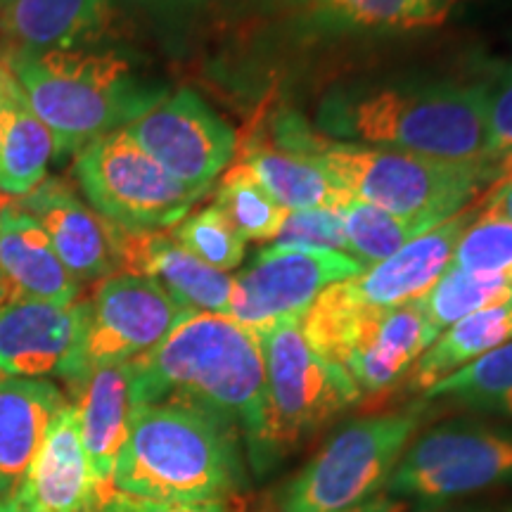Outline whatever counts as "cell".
I'll use <instances>...</instances> for the list:
<instances>
[{
	"mask_svg": "<svg viewBox=\"0 0 512 512\" xmlns=\"http://www.w3.org/2000/svg\"><path fill=\"white\" fill-rule=\"evenodd\" d=\"M448 12L444 0H230L207 31L219 43L202 72L230 95H268L351 50L439 27Z\"/></svg>",
	"mask_w": 512,
	"mask_h": 512,
	"instance_id": "1",
	"label": "cell"
},
{
	"mask_svg": "<svg viewBox=\"0 0 512 512\" xmlns=\"http://www.w3.org/2000/svg\"><path fill=\"white\" fill-rule=\"evenodd\" d=\"M491 91L482 81L358 79L323 95L313 128L337 143L486 162Z\"/></svg>",
	"mask_w": 512,
	"mask_h": 512,
	"instance_id": "2",
	"label": "cell"
},
{
	"mask_svg": "<svg viewBox=\"0 0 512 512\" xmlns=\"http://www.w3.org/2000/svg\"><path fill=\"white\" fill-rule=\"evenodd\" d=\"M128 368L136 406L174 401L216 415L238 430L261 475L266 373L254 332L219 313L188 311L150 354Z\"/></svg>",
	"mask_w": 512,
	"mask_h": 512,
	"instance_id": "3",
	"label": "cell"
},
{
	"mask_svg": "<svg viewBox=\"0 0 512 512\" xmlns=\"http://www.w3.org/2000/svg\"><path fill=\"white\" fill-rule=\"evenodd\" d=\"M53 133L57 157L121 131L171 93L140 57L107 38L38 55L0 57Z\"/></svg>",
	"mask_w": 512,
	"mask_h": 512,
	"instance_id": "4",
	"label": "cell"
},
{
	"mask_svg": "<svg viewBox=\"0 0 512 512\" xmlns=\"http://www.w3.org/2000/svg\"><path fill=\"white\" fill-rule=\"evenodd\" d=\"M240 434L185 403L138 406L112 486L152 501H223L245 484Z\"/></svg>",
	"mask_w": 512,
	"mask_h": 512,
	"instance_id": "5",
	"label": "cell"
},
{
	"mask_svg": "<svg viewBox=\"0 0 512 512\" xmlns=\"http://www.w3.org/2000/svg\"><path fill=\"white\" fill-rule=\"evenodd\" d=\"M313 157L356 200L427 228H437L472 207L479 192L501 174L489 162H446L413 152L337 143L325 136Z\"/></svg>",
	"mask_w": 512,
	"mask_h": 512,
	"instance_id": "6",
	"label": "cell"
},
{
	"mask_svg": "<svg viewBox=\"0 0 512 512\" xmlns=\"http://www.w3.org/2000/svg\"><path fill=\"white\" fill-rule=\"evenodd\" d=\"M422 408L342 425L283 486L280 512H342L377 496L418 432Z\"/></svg>",
	"mask_w": 512,
	"mask_h": 512,
	"instance_id": "7",
	"label": "cell"
},
{
	"mask_svg": "<svg viewBox=\"0 0 512 512\" xmlns=\"http://www.w3.org/2000/svg\"><path fill=\"white\" fill-rule=\"evenodd\" d=\"M259 344L266 373L264 472L361 401V392L347 370L309 347L299 323L264 332Z\"/></svg>",
	"mask_w": 512,
	"mask_h": 512,
	"instance_id": "8",
	"label": "cell"
},
{
	"mask_svg": "<svg viewBox=\"0 0 512 512\" xmlns=\"http://www.w3.org/2000/svg\"><path fill=\"white\" fill-rule=\"evenodd\" d=\"M74 178L91 209L126 233H166L204 197L176 181L124 131L76 152Z\"/></svg>",
	"mask_w": 512,
	"mask_h": 512,
	"instance_id": "9",
	"label": "cell"
},
{
	"mask_svg": "<svg viewBox=\"0 0 512 512\" xmlns=\"http://www.w3.org/2000/svg\"><path fill=\"white\" fill-rule=\"evenodd\" d=\"M505 484H512V432L451 420L411 439L384 489L406 503L439 505Z\"/></svg>",
	"mask_w": 512,
	"mask_h": 512,
	"instance_id": "10",
	"label": "cell"
},
{
	"mask_svg": "<svg viewBox=\"0 0 512 512\" xmlns=\"http://www.w3.org/2000/svg\"><path fill=\"white\" fill-rule=\"evenodd\" d=\"M363 271L344 252L268 247L235 275L228 318L256 337L278 325L302 323L304 313L330 285Z\"/></svg>",
	"mask_w": 512,
	"mask_h": 512,
	"instance_id": "11",
	"label": "cell"
},
{
	"mask_svg": "<svg viewBox=\"0 0 512 512\" xmlns=\"http://www.w3.org/2000/svg\"><path fill=\"white\" fill-rule=\"evenodd\" d=\"M176 181L207 195L238 152V133L202 95L178 88L121 128Z\"/></svg>",
	"mask_w": 512,
	"mask_h": 512,
	"instance_id": "12",
	"label": "cell"
},
{
	"mask_svg": "<svg viewBox=\"0 0 512 512\" xmlns=\"http://www.w3.org/2000/svg\"><path fill=\"white\" fill-rule=\"evenodd\" d=\"M185 313L157 280L133 273L105 278L88 302V373L150 354Z\"/></svg>",
	"mask_w": 512,
	"mask_h": 512,
	"instance_id": "13",
	"label": "cell"
},
{
	"mask_svg": "<svg viewBox=\"0 0 512 512\" xmlns=\"http://www.w3.org/2000/svg\"><path fill=\"white\" fill-rule=\"evenodd\" d=\"M88 302H15L0 309V377L79 387L86 368Z\"/></svg>",
	"mask_w": 512,
	"mask_h": 512,
	"instance_id": "14",
	"label": "cell"
},
{
	"mask_svg": "<svg viewBox=\"0 0 512 512\" xmlns=\"http://www.w3.org/2000/svg\"><path fill=\"white\" fill-rule=\"evenodd\" d=\"M349 302L351 313L339 344L337 366L347 370L361 396L387 394L406 380L439 332L415 302L399 309H368L351 297Z\"/></svg>",
	"mask_w": 512,
	"mask_h": 512,
	"instance_id": "15",
	"label": "cell"
},
{
	"mask_svg": "<svg viewBox=\"0 0 512 512\" xmlns=\"http://www.w3.org/2000/svg\"><path fill=\"white\" fill-rule=\"evenodd\" d=\"M27 214L43 228L57 259L76 283L110 278L119 273L117 228L62 178H46L19 200Z\"/></svg>",
	"mask_w": 512,
	"mask_h": 512,
	"instance_id": "16",
	"label": "cell"
},
{
	"mask_svg": "<svg viewBox=\"0 0 512 512\" xmlns=\"http://www.w3.org/2000/svg\"><path fill=\"white\" fill-rule=\"evenodd\" d=\"M477 214V207H467L453 219L403 245L389 259L368 266L356 278L342 280V290L368 309H399L418 302L451 264L458 240Z\"/></svg>",
	"mask_w": 512,
	"mask_h": 512,
	"instance_id": "17",
	"label": "cell"
},
{
	"mask_svg": "<svg viewBox=\"0 0 512 512\" xmlns=\"http://www.w3.org/2000/svg\"><path fill=\"white\" fill-rule=\"evenodd\" d=\"M119 273L157 280L178 306L228 316L235 278L192 256L171 233H126L117 228Z\"/></svg>",
	"mask_w": 512,
	"mask_h": 512,
	"instance_id": "18",
	"label": "cell"
},
{
	"mask_svg": "<svg viewBox=\"0 0 512 512\" xmlns=\"http://www.w3.org/2000/svg\"><path fill=\"white\" fill-rule=\"evenodd\" d=\"M114 17V0H0V57L102 41Z\"/></svg>",
	"mask_w": 512,
	"mask_h": 512,
	"instance_id": "19",
	"label": "cell"
},
{
	"mask_svg": "<svg viewBox=\"0 0 512 512\" xmlns=\"http://www.w3.org/2000/svg\"><path fill=\"white\" fill-rule=\"evenodd\" d=\"M29 512H91L98 484L91 475L74 403H64L27 475L12 494Z\"/></svg>",
	"mask_w": 512,
	"mask_h": 512,
	"instance_id": "20",
	"label": "cell"
},
{
	"mask_svg": "<svg viewBox=\"0 0 512 512\" xmlns=\"http://www.w3.org/2000/svg\"><path fill=\"white\" fill-rule=\"evenodd\" d=\"M79 285L27 211L0 204V309L15 302L72 304Z\"/></svg>",
	"mask_w": 512,
	"mask_h": 512,
	"instance_id": "21",
	"label": "cell"
},
{
	"mask_svg": "<svg viewBox=\"0 0 512 512\" xmlns=\"http://www.w3.org/2000/svg\"><path fill=\"white\" fill-rule=\"evenodd\" d=\"M72 392L76 396L74 408L79 415L81 441L100 494L114 489V467L138 408L133 399L131 368L128 363L95 368Z\"/></svg>",
	"mask_w": 512,
	"mask_h": 512,
	"instance_id": "22",
	"label": "cell"
},
{
	"mask_svg": "<svg viewBox=\"0 0 512 512\" xmlns=\"http://www.w3.org/2000/svg\"><path fill=\"white\" fill-rule=\"evenodd\" d=\"M64 403L55 382L0 377V501L19 489Z\"/></svg>",
	"mask_w": 512,
	"mask_h": 512,
	"instance_id": "23",
	"label": "cell"
},
{
	"mask_svg": "<svg viewBox=\"0 0 512 512\" xmlns=\"http://www.w3.org/2000/svg\"><path fill=\"white\" fill-rule=\"evenodd\" d=\"M238 162L247 166L275 202L287 211L328 209L344 214L356 197L313 155L285 152L268 143L242 147Z\"/></svg>",
	"mask_w": 512,
	"mask_h": 512,
	"instance_id": "24",
	"label": "cell"
},
{
	"mask_svg": "<svg viewBox=\"0 0 512 512\" xmlns=\"http://www.w3.org/2000/svg\"><path fill=\"white\" fill-rule=\"evenodd\" d=\"M512 339V304L477 311L439 332L411 373L408 389L425 394L439 380Z\"/></svg>",
	"mask_w": 512,
	"mask_h": 512,
	"instance_id": "25",
	"label": "cell"
},
{
	"mask_svg": "<svg viewBox=\"0 0 512 512\" xmlns=\"http://www.w3.org/2000/svg\"><path fill=\"white\" fill-rule=\"evenodd\" d=\"M57 157L50 128L36 117L19 86L12 93L8 126L0 147V197L22 200L48 178Z\"/></svg>",
	"mask_w": 512,
	"mask_h": 512,
	"instance_id": "26",
	"label": "cell"
},
{
	"mask_svg": "<svg viewBox=\"0 0 512 512\" xmlns=\"http://www.w3.org/2000/svg\"><path fill=\"white\" fill-rule=\"evenodd\" d=\"M230 0H114L117 15L145 29L164 53L185 57L207 36Z\"/></svg>",
	"mask_w": 512,
	"mask_h": 512,
	"instance_id": "27",
	"label": "cell"
},
{
	"mask_svg": "<svg viewBox=\"0 0 512 512\" xmlns=\"http://www.w3.org/2000/svg\"><path fill=\"white\" fill-rule=\"evenodd\" d=\"M415 304L422 316L430 320L432 328L441 332L477 311L512 304V275L472 273L456 264H448L437 283Z\"/></svg>",
	"mask_w": 512,
	"mask_h": 512,
	"instance_id": "28",
	"label": "cell"
},
{
	"mask_svg": "<svg viewBox=\"0 0 512 512\" xmlns=\"http://www.w3.org/2000/svg\"><path fill=\"white\" fill-rule=\"evenodd\" d=\"M425 399L512 418V339L439 380Z\"/></svg>",
	"mask_w": 512,
	"mask_h": 512,
	"instance_id": "29",
	"label": "cell"
},
{
	"mask_svg": "<svg viewBox=\"0 0 512 512\" xmlns=\"http://www.w3.org/2000/svg\"><path fill=\"white\" fill-rule=\"evenodd\" d=\"M216 207L233 223L245 240L266 242L278 238L280 228L287 219L283 204L268 195L264 185L242 162L228 166L226 174L216 185Z\"/></svg>",
	"mask_w": 512,
	"mask_h": 512,
	"instance_id": "30",
	"label": "cell"
},
{
	"mask_svg": "<svg viewBox=\"0 0 512 512\" xmlns=\"http://www.w3.org/2000/svg\"><path fill=\"white\" fill-rule=\"evenodd\" d=\"M342 216L347 228V254L363 268L380 264L403 245L432 230L425 223L401 219L361 200L351 204Z\"/></svg>",
	"mask_w": 512,
	"mask_h": 512,
	"instance_id": "31",
	"label": "cell"
},
{
	"mask_svg": "<svg viewBox=\"0 0 512 512\" xmlns=\"http://www.w3.org/2000/svg\"><path fill=\"white\" fill-rule=\"evenodd\" d=\"M178 245L221 273H230L245 261L247 240L235 230L223 211L211 204L188 214L171 233Z\"/></svg>",
	"mask_w": 512,
	"mask_h": 512,
	"instance_id": "32",
	"label": "cell"
},
{
	"mask_svg": "<svg viewBox=\"0 0 512 512\" xmlns=\"http://www.w3.org/2000/svg\"><path fill=\"white\" fill-rule=\"evenodd\" d=\"M451 264L472 273L512 275V223L477 214L458 240Z\"/></svg>",
	"mask_w": 512,
	"mask_h": 512,
	"instance_id": "33",
	"label": "cell"
},
{
	"mask_svg": "<svg viewBox=\"0 0 512 512\" xmlns=\"http://www.w3.org/2000/svg\"><path fill=\"white\" fill-rule=\"evenodd\" d=\"M273 247L332 249L347 254V228L339 211L304 209L290 211Z\"/></svg>",
	"mask_w": 512,
	"mask_h": 512,
	"instance_id": "34",
	"label": "cell"
},
{
	"mask_svg": "<svg viewBox=\"0 0 512 512\" xmlns=\"http://www.w3.org/2000/svg\"><path fill=\"white\" fill-rule=\"evenodd\" d=\"M484 159L498 169L512 162V67L503 74L496 91H491Z\"/></svg>",
	"mask_w": 512,
	"mask_h": 512,
	"instance_id": "35",
	"label": "cell"
},
{
	"mask_svg": "<svg viewBox=\"0 0 512 512\" xmlns=\"http://www.w3.org/2000/svg\"><path fill=\"white\" fill-rule=\"evenodd\" d=\"M91 512H233L223 501L185 503V501H152L107 489L100 491Z\"/></svg>",
	"mask_w": 512,
	"mask_h": 512,
	"instance_id": "36",
	"label": "cell"
},
{
	"mask_svg": "<svg viewBox=\"0 0 512 512\" xmlns=\"http://www.w3.org/2000/svg\"><path fill=\"white\" fill-rule=\"evenodd\" d=\"M477 209L479 216H486V219H501L512 223V181L498 178L496 183H491V188L486 190L482 204H477Z\"/></svg>",
	"mask_w": 512,
	"mask_h": 512,
	"instance_id": "37",
	"label": "cell"
},
{
	"mask_svg": "<svg viewBox=\"0 0 512 512\" xmlns=\"http://www.w3.org/2000/svg\"><path fill=\"white\" fill-rule=\"evenodd\" d=\"M15 88H17L15 76L10 74L8 64L0 60V147H3L5 126H8L10 102H12V93H15Z\"/></svg>",
	"mask_w": 512,
	"mask_h": 512,
	"instance_id": "38",
	"label": "cell"
},
{
	"mask_svg": "<svg viewBox=\"0 0 512 512\" xmlns=\"http://www.w3.org/2000/svg\"><path fill=\"white\" fill-rule=\"evenodd\" d=\"M342 512H408V503L389 494H377L373 498H368V501L358 503L354 508Z\"/></svg>",
	"mask_w": 512,
	"mask_h": 512,
	"instance_id": "39",
	"label": "cell"
},
{
	"mask_svg": "<svg viewBox=\"0 0 512 512\" xmlns=\"http://www.w3.org/2000/svg\"><path fill=\"white\" fill-rule=\"evenodd\" d=\"M0 512H29V510L24 508V505L19 503L15 496H10V498H3V501H0Z\"/></svg>",
	"mask_w": 512,
	"mask_h": 512,
	"instance_id": "40",
	"label": "cell"
},
{
	"mask_svg": "<svg viewBox=\"0 0 512 512\" xmlns=\"http://www.w3.org/2000/svg\"><path fill=\"white\" fill-rule=\"evenodd\" d=\"M498 178H508V181H512V162H505L501 166V174H498Z\"/></svg>",
	"mask_w": 512,
	"mask_h": 512,
	"instance_id": "41",
	"label": "cell"
},
{
	"mask_svg": "<svg viewBox=\"0 0 512 512\" xmlns=\"http://www.w3.org/2000/svg\"><path fill=\"white\" fill-rule=\"evenodd\" d=\"M460 512H494V510H460Z\"/></svg>",
	"mask_w": 512,
	"mask_h": 512,
	"instance_id": "42",
	"label": "cell"
},
{
	"mask_svg": "<svg viewBox=\"0 0 512 512\" xmlns=\"http://www.w3.org/2000/svg\"><path fill=\"white\" fill-rule=\"evenodd\" d=\"M444 3H448V5H451V8H453V3H456V0H444Z\"/></svg>",
	"mask_w": 512,
	"mask_h": 512,
	"instance_id": "43",
	"label": "cell"
}]
</instances>
